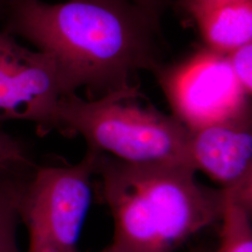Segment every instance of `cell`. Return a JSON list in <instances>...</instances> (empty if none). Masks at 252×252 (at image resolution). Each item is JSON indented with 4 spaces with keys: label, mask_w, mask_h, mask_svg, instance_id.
<instances>
[{
    "label": "cell",
    "mask_w": 252,
    "mask_h": 252,
    "mask_svg": "<svg viewBox=\"0 0 252 252\" xmlns=\"http://www.w3.org/2000/svg\"><path fill=\"white\" fill-rule=\"evenodd\" d=\"M160 16L133 0H0L2 30L54 57L63 95L84 88L89 99L130 89L135 73L162 67Z\"/></svg>",
    "instance_id": "1"
},
{
    "label": "cell",
    "mask_w": 252,
    "mask_h": 252,
    "mask_svg": "<svg viewBox=\"0 0 252 252\" xmlns=\"http://www.w3.org/2000/svg\"><path fill=\"white\" fill-rule=\"evenodd\" d=\"M180 163H131L97 153L95 175L113 219L120 252H176L201 230L221 220L227 189L197 181Z\"/></svg>",
    "instance_id": "2"
},
{
    "label": "cell",
    "mask_w": 252,
    "mask_h": 252,
    "mask_svg": "<svg viewBox=\"0 0 252 252\" xmlns=\"http://www.w3.org/2000/svg\"><path fill=\"white\" fill-rule=\"evenodd\" d=\"M136 86L94 99L77 94L58 103L57 130L80 135L87 149L131 163H180L191 166L189 129L173 115L143 106Z\"/></svg>",
    "instance_id": "3"
},
{
    "label": "cell",
    "mask_w": 252,
    "mask_h": 252,
    "mask_svg": "<svg viewBox=\"0 0 252 252\" xmlns=\"http://www.w3.org/2000/svg\"><path fill=\"white\" fill-rule=\"evenodd\" d=\"M97 152L72 165H38L21 204L28 232L27 252H80L79 241L93 201Z\"/></svg>",
    "instance_id": "4"
},
{
    "label": "cell",
    "mask_w": 252,
    "mask_h": 252,
    "mask_svg": "<svg viewBox=\"0 0 252 252\" xmlns=\"http://www.w3.org/2000/svg\"><path fill=\"white\" fill-rule=\"evenodd\" d=\"M177 118L189 131L252 110L226 55L207 48L155 73Z\"/></svg>",
    "instance_id": "5"
},
{
    "label": "cell",
    "mask_w": 252,
    "mask_h": 252,
    "mask_svg": "<svg viewBox=\"0 0 252 252\" xmlns=\"http://www.w3.org/2000/svg\"><path fill=\"white\" fill-rule=\"evenodd\" d=\"M63 96L54 57L20 45L0 30V124L27 121L40 134L57 130Z\"/></svg>",
    "instance_id": "6"
},
{
    "label": "cell",
    "mask_w": 252,
    "mask_h": 252,
    "mask_svg": "<svg viewBox=\"0 0 252 252\" xmlns=\"http://www.w3.org/2000/svg\"><path fill=\"white\" fill-rule=\"evenodd\" d=\"M189 132V158L196 172L252 202V110Z\"/></svg>",
    "instance_id": "7"
},
{
    "label": "cell",
    "mask_w": 252,
    "mask_h": 252,
    "mask_svg": "<svg viewBox=\"0 0 252 252\" xmlns=\"http://www.w3.org/2000/svg\"><path fill=\"white\" fill-rule=\"evenodd\" d=\"M207 49L228 55L252 39V0L234 2L195 17Z\"/></svg>",
    "instance_id": "8"
},
{
    "label": "cell",
    "mask_w": 252,
    "mask_h": 252,
    "mask_svg": "<svg viewBox=\"0 0 252 252\" xmlns=\"http://www.w3.org/2000/svg\"><path fill=\"white\" fill-rule=\"evenodd\" d=\"M36 170H0V252H23L18 241L21 204Z\"/></svg>",
    "instance_id": "9"
},
{
    "label": "cell",
    "mask_w": 252,
    "mask_h": 252,
    "mask_svg": "<svg viewBox=\"0 0 252 252\" xmlns=\"http://www.w3.org/2000/svg\"><path fill=\"white\" fill-rule=\"evenodd\" d=\"M227 192L220 243L213 252H252V203Z\"/></svg>",
    "instance_id": "10"
},
{
    "label": "cell",
    "mask_w": 252,
    "mask_h": 252,
    "mask_svg": "<svg viewBox=\"0 0 252 252\" xmlns=\"http://www.w3.org/2000/svg\"><path fill=\"white\" fill-rule=\"evenodd\" d=\"M37 165L24 139L0 130V170H34Z\"/></svg>",
    "instance_id": "11"
},
{
    "label": "cell",
    "mask_w": 252,
    "mask_h": 252,
    "mask_svg": "<svg viewBox=\"0 0 252 252\" xmlns=\"http://www.w3.org/2000/svg\"><path fill=\"white\" fill-rule=\"evenodd\" d=\"M234 76L246 93L252 96V44L248 43L226 55Z\"/></svg>",
    "instance_id": "12"
},
{
    "label": "cell",
    "mask_w": 252,
    "mask_h": 252,
    "mask_svg": "<svg viewBox=\"0 0 252 252\" xmlns=\"http://www.w3.org/2000/svg\"><path fill=\"white\" fill-rule=\"evenodd\" d=\"M239 1L245 0H179L177 2V6L191 17L195 18L210 9Z\"/></svg>",
    "instance_id": "13"
},
{
    "label": "cell",
    "mask_w": 252,
    "mask_h": 252,
    "mask_svg": "<svg viewBox=\"0 0 252 252\" xmlns=\"http://www.w3.org/2000/svg\"><path fill=\"white\" fill-rule=\"evenodd\" d=\"M133 1H135V3L143 6L147 9H153L160 14H162V11L170 4V0H133Z\"/></svg>",
    "instance_id": "14"
},
{
    "label": "cell",
    "mask_w": 252,
    "mask_h": 252,
    "mask_svg": "<svg viewBox=\"0 0 252 252\" xmlns=\"http://www.w3.org/2000/svg\"><path fill=\"white\" fill-rule=\"evenodd\" d=\"M101 252H120L118 251L117 249H115L111 244L108 246L105 250H103Z\"/></svg>",
    "instance_id": "15"
},
{
    "label": "cell",
    "mask_w": 252,
    "mask_h": 252,
    "mask_svg": "<svg viewBox=\"0 0 252 252\" xmlns=\"http://www.w3.org/2000/svg\"><path fill=\"white\" fill-rule=\"evenodd\" d=\"M201 252V251H199V252Z\"/></svg>",
    "instance_id": "16"
}]
</instances>
